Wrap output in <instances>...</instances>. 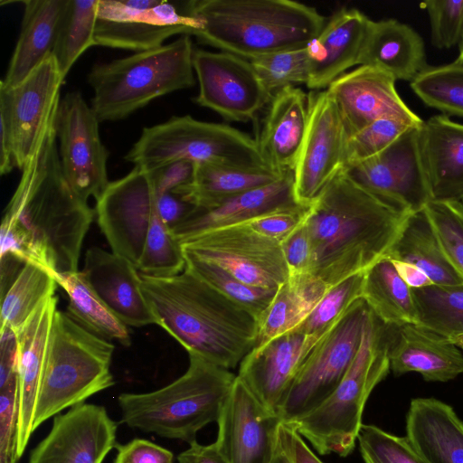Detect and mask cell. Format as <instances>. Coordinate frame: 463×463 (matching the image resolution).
I'll list each match as a JSON object with an SVG mask.
<instances>
[{"instance_id": "obj_1", "label": "cell", "mask_w": 463, "mask_h": 463, "mask_svg": "<svg viewBox=\"0 0 463 463\" xmlns=\"http://www.w3.org/2000/svg\"><path fill=\"white\" fill-rule=\"evenodd\" d=\"M54 122L55 118L22 168L1 230L55 276L78 271L81 245L95 210L64 175Z\"/></svg>"}, {"instance_id": "obj_2", "label": "cell", "mask_w": 463, "mask_h": 463, "mask_svg": "<svg viewBox=\"0 0 463 463\" xmlns=\"http://www.w3.org/2000/svg\"><path fill=\"white\" fill-rule=\"evenodd\" d=\"M409 214L341 171L311 203L305 222L312 245L308 273L329 288L365 272L387 257Z\"/></svg>"}, {"instance_id": "obj_3", "label": "cell", "mask_w": 463, "mask_h": 463, "mask_svg": "<svg viewBox=\"0 0 463 463\" xmlns=\"http://www.w3.org/2000/svg\"><path fill=\"white\" fill-rule=\"evenodd\" d=\"M139 274L156 324L189 354L230 370L255 346L257 320L188 269L172 277Z\"/></svg>"}, {"instance_id": "obj_4", "label": "cell", "mask_w": 463, "mask_h": 463, "mask_svg": "<svg viewBox=\"0 0 463 463\" xmlns=\"http://www.w3.org/2000/svg\"><path fill=\"white\" fill-rule=\"evenodd\" d=\"M201 43L251 60L305 48L326 24L316 8L291 0H190Z\"/></svg>"}, {"instance_id": "obj_5", "label": "cell", "mask_w": 463, "mask_h": 463, "mask_svg": "<svg viewBox=\"0 0 463 463\" xmlns=\"http://www.w3.org/2000/svg\"><path fill=\"white\" fill-rule=\"evenodd\" d=\"M186 372L156 391L118 395L120 422L131 429L191 444L197 432L217 422L236 375L189 354Z\"/></svg>"}, {"instance_id": "obj_6", "label": "cell", "mask_w": 463, "mask_h": 463, "mask_svg": "<svg viewBox=\"0 0 463 463\" xmlns=\"http://www.w3.org/2000/svg\"><path fill=\"white\" fill-rule=\"evenodd\" d=\"M396 327L370 309L359 350L338 386L317 409L288 423L320 455L346 457L353 452L366 401L391 370L389 354Z\"/></svg>"}, {"instance_id": "obj_7", "label": "cell", "mask_w": 463, "mask_h": 463, "mask_svg": "<svg viewBox=\"0 0 463 463\" xmlns=\"http://www.w3.org/2000/svg\"><path fill=\"white\" fill-rule=\"evenodd\" d=\"M190 35L170 43L95 64L87 80L90 107L99 122L130 116L154 99L195 84Z\"/></svg>"}, {"instance_id": "obj_8", "label": "cell", "mask_w": 463, "mask_h": 463, "mask_svg": "<svg viewBox=\"0 0 463 463\" xmlns=\"http://www.w3.org/2000/svg\"><path fill=\"white\" fill-rule=\"evenodd\" d=\"M115 346L55 312L33 416V431L52 416L115 384L110 362Z\"/></svg>"}, {"instance_id": "obj_9", "label": "cell", "mask_w": 463, "mask_h": 463, "mask_svg": "<svg viewBox=\"0 0 463 463\" xmlns=\"http://www.w3.org/2000/svg\"><path fill=\"white\" fill-rule=\"evenodd\" d=\"M125 159L147 171L180 161L268 168L255 138L229 125L189 115L145 128Z\"/></svg>"}, {"instance_id": "obj_10", "label": "cell", "mask_w": 463, "mask_h": 463, "mask_svg": "<svg viewBox=\"0 0 463 463\" xmlns=\"http://www.w3.org/2000/svg\"><path fill=\"white\" fill-rule=\"evenodd\" d=\"M370 313L360 298L312 348L278 411L292 423L317 409L338 386L359 350Z\"/></svg>"}, {"instance_id": "obj_11", "label": "cell", "mask_w": 463, "mask_h": 463, "mask_svg": "<svg viewBox=\"0 0 463 463\" xmlns=\"http://www.w3.org/2000/svg\"><path fill=\"white\" fill-rule=\"evenodd\" d=\"M181 245L184 254L215 264L250 286L277 289L289 278L280 241L245 224L211 230Z\"/></svg>"}, {"instance_id": "obj_12", "label": "cell", "mask_w": 463, "mask_h": 463, "mask_svg": "<svg viewBox=\"0 0 463 463\" xmlns=\"http://www.w3.org/2000/svg\"><path fill=\"white\" fill-rule=\"evenodd\" d=\"M195 28L186 1L99 0L95 41L139 52L160 47L175 34L192 35Z\"/></svg>"}, {"instance_id": "obj_13", "label": "cell", "mask_w": 463, "mask_h": 463, "mask_svg": "<svg viewBox=\"0 0 463 463\" xmlns=\"http://www.w3.org/2000/svg\"><path fill=\"white\" fill-rule=\"evenodd\" d=\"M99 123L79 91L60 99L54 126L61 168L74 191L87 202L90 197L97 200L110 183L109 152L99 136Z\"/></svg>"}, {"instance_id": "obj_14", "label": "cell", "mask_w": 463, "mask_h": 463, "mask_svg": "<svg viewBox=\"0 0 463 463\" xmlns=\"http://www.w3.org/2000/svg\"><path fill=\"white\" fill-rule=\"evenodd\" d=\"M96 202L98 223L112 252L137 268L156 209L151 173L135 166L110 182Z\"/></svg>"}, {"instance_id": "obj_15", "label": "cell", "mask_w": 463, "mask_h": 463, "mask_svg": "<svg viewBox=\"0 0 463 463\" xmlns=\"http://www.w3.org/2000/svg\"><path fill=\"white\" fill-rule=\"evenodd\" d=\"M193 64L199 83L194 102L226 120L250 121L271 99L247 59L194 50Z\"/></svg>"}, {"instance_id": "obj_16", "label": "cell", "mask_w": 463, "mask_h": 463, "mask_svg": "<svg viewBox=\"0 0 463 463\" xmlns=\"http://www.w3.org/2000/svg\"><path fill=\"white\" fill-rule=\"evenodd\" d=\"M347 135L337 107L327 90L308 93L307 128L294 170L298 202L311 204L345 170Z\"/></svg>"}, {"instance_id": "obj_17", "label": "cell", "mask_w": 463, "mask_h": 463, "mask_svg": "<svg viewBox=\"0 0 463 463\" xmlns=\"http://www.w3.org/2000/svg\"><path fill=\"white\" fill-rule=\"evenodd\" d=\"M420 127H410L382 153L346 170L368 192L407 213L431 201L420 152Z\"/></svg>"}, {"instance_id": "obj_18", "label": "cell", "mask_w": 463, "mask_h": 463, "mask_svg": "<svg viewBox=\"0 0 463 463\" xmlns=\"http://www.w3.org/2000/svg\"><path fill=\"white\" fill-rule=\"evenodd\" d=\"M217 424L214 443L228 463H271L282 421L237 375Z\"/></svg>"}, {"instance_id": "obj_19", "label": "cell", "mask_w": 463, "mask_h": 463, "mask_svg": "<svg viewBox=\"0 0 463 463\" xmlns=\"http://www.w3.org/2000/svg\"><path fill=\"white\" fill-rule=\"evenodd\" d=\"M118 423L106 408L80 403L54 416L27 463H102L117 447Z\"/></svg>"}, {"instance_id": "obj_20", "label": "cell", "mask_w": 463, "mask_h": 463, "mask_svg": "<svg viewBox=\"0 0 463 463\" xmlns=\"http://www.w3.org/2000/svg\"><path fill=\"white\" fill-rule=\"evenodd\" d=\"M64 80L50 55L14 88L0 82V100L5 103L10 118L14 162L21 170L55 118Z\"/></svg>"}, {"instance_id": "obj_21", "label": "cell", "mask_w": 463, "mask_h": 463, "mask_svg": "<svg viewBox=\"0 0 463 463\" xmlns=\"http://www.w3.org/2000/svg\"><path fill=\"white\" fill-rule=\"evenodd\" d=\"M393 76L373 66L360 65L328 87L347 137L382 118H395L412 126L423 120L401 99Z\"/></svg>"}, {"instance_id": "obj_22", "label": "cell", "mask_w": 463, "mask_h": 463, "mask_svg": "<svg viewBox=\"0 0 463 463\" xmlns=\"http://www.w3.org/2000/svg\"><path fill=\"white\" fill-rule=\"evenodd\" d=\"M320 339L293 329L254 346L241 362L237 377L278 414L301 365Z\"/></svg>"}, {"instance_id": "obj_23", "label": "cell", "mask_w": 463, "mask_h": 463, "mask_svg": "<svg viewBox=\"0 0 463 463\" xmlns=\"http://www.w3.org/2000/svg\"><path fill=\"white\" fill-rule=\"evenodd\" d=\"M90 287L125 325L156 324L141 289L139 271L127 259L99 247L89 249L81 271Z\"/></svg>"}, {"instance_id": "obj_24", "label": "cell", "mask_w": 463, "mask_h": 463, "mask_svg": "<svg viewBox=\"0 0 463 463\" xmlns=\"http://www.w3.org/2000/svg\"><path fill=\"white\" fill-rule=\"evenodd\" d=\"M371 20L355 8L335 13L307 46L309 75L307 86L321 90L358 65Z\"/></svg>"}, {"instance_id": "obj_25", "label": "cell", "mask_w": 463, "mask_h": 463, "mask_svg": "<svg viewBox=\"0 0 463 463\" xmlns=\"http://www.w3.org/2000/svg\"><path fill=\"white\" fill-rule=\"evenodd\" d=\"M308 122V94L295 86L270 99L256 139L267 167L278 175L294 172Z\"/></svg>"}, {"instance_id": "obj_26", "label": "cell", "mask_w": 463, "mask_h": 463, "mask_svg": "<svg viewBox=\"0 0 463 463\" xmlns=\"http://www.w3.org/2000/svg\"><path fill=\"white\" fill-rule=\"evenodd\" d=\"M58 298L44 299L17 332L18 339V439L20 458L33 432V416L49 345Z\"/></svg>"}, {"instance_id": "obj_27", "label": "cell", "mask_w": 463, "mask_h": 463, "mask_svg": "<svg viewBox=\"0 0 463 463\" xmlns=\"http://www.w3.org/2000/svg\"><path fill=\"white\" fill-rule=\"evenodd\" d=\"M419 146L431 201H462L463 125L433 116L419 128Z\"/></svg>"}, {"instance_id": "obj_28", "label": "cell", "mask_w": 463, "mask_h": 463, "mask_svg": "<svg viewBox=\"0 0 463 463\" xmlns=\"http://www.w3.org/2000/svg\"><path fill=\"white\" fill-rule=\"evenodd\" d=\"M301 204L294 190V172L284 174L277 181L247 191L211 208L197 209L172 230L181 243L203 232L245 223L269 212Z\"/></svg>"}, {"instance_id": "obj_29", "label": "cell", "mask_w": 463, "mask_h": 463, "mask_svg": "<svg viewBox=\"0 0 463 463\" xmlns=\"http://www.w3.org/2000/svg\"><path fill=\"white\" fill-rule=\"evenodd\" d=\"M395 375L416 372L428 382H448L463 373V354L449 338L417 324L397 326L390 348Z\"/></svg>"}, {"instance_id": "obj_30", "label": "cell", "mask_w": 463, "mask_h": 463, "mask_svg": "<svg viewBox=\"0 0 463 463\" xmlns=\"http://www.w3.org/2000/svg\"><path fill=\"white\" fill-rule=\"evenodd\" d=\"M406 432L428 463H463V422L447 403L434 398L411 400Z\"/></svg>"}, {"instance_id": "obj_31", "label": "cell", "mask_w": 463, "mask_h": 463, "mask_svg": "<svg viewBox=\"0 0 463 463\" xmlns=\"http://www.w3.org/2000/svg\"><path fill=\"white\" fill-rule=\"evenodd\" d=\"M358 65L379 68L396 80L411 81L428 66L424 42L413 28L398 20H371Z\"/></svg>"}, {"instance_id": "obj_32", "label": "cell", "mask_w": 463, "mask_h": 463, "mask_svg": "<svg viewBox=\"0 0 463 463\" xmlns=\"http://www.w3.org/2000/svg\"><path fill=\"white\" fill-rule=\"evenodd\" d=\"M69 0H29L20 34L1 83L13 89L52 55Z\"/></svg>"}, {"instance_id": "obj_33", "label": "cell", "mask_w": 463, "mask_h": 463, "mask_svg": "<svg viewBox=\"0 0 463 463\" xmlns=\"http://www.w3.org/2000/svg\"><path fill=\"white\" fill-rule=\"evenodd\" d=\"M387 258L416 265L435 285L463 284V277L447 256L425 208L407 216Z\"/></svg>"}, {"instance_id": "obj_34", "label": "cell", "mask_w": 463, "mask_h": 463, "mask_svg": "<svg viewBox=\"0 0 463 463\" xmlns=\"http://www.w3.org/2000/svg\"><path fill=\"white\" fill-rule=\"evenodd\" d=\"M283 175L268 168L200 163L194 164L191 182L172 193L199 208L211 209L247 191L271 184Z\"/></svg>"}, {"instance_id": "obj_35", "label": "cell", "mask_w": 463, "mask_h": 463, "mask_svg": "<svg viewBox=\"0 0 463 463\" xmlns=\"http://www.w3.org/2000/svg\"><path fill=\"white\" fill-rule=\"evenodd\" d=\"M310 273L289 275L258 320L256 345H262L296 328L327 291Z\"/></svg>"}, {"instance_id": "obj_36", "label": "cell", "mask_w": 463, "mask_h": 463, "mask_svg": "<svg viewBox=\"0 0 463 463\" xmlns=\"http://www.w3.org/2000/svg\"><path fill=\"white\" fill-rule=\"evenodd\" d=\"M362 298L373 313L387 325L417 324L411 288L387 257L364 272Z\"/></svg>"}, {"instance_id": "obj_37", "label": "cell", "mask_w": 463, "mask_h": 463, "mask_svg": "<svg viewBox=\"0 0 463 463\" xmlns=\"http://www.w3.org/2000/svg\"><path fill=\"white\" fill-rule=\"evenodd\" d=\"M55 279L69 297L66 313L77 324L101 338L130 345L128 326L100 299L81 271L56 274Z\"/></svg>"}, {"instance_id": "obj_38", "label": "cell", "mask_w": 463, "mask_h": 463, "mask_svg": "<svg viewBox=\"0 0 463 463\" xmlns=\"http://www.w3.org/2000/svg\"><path fill=\"white\" fill-rule=\"evenodd\" d=\"M57 285L52 271L34 263H25L1 295V327L17 333L40 304L54 295Z\"/></svg>"}, {"instance_id": "obj_39", "label": "cell", "mask_w": 463, "mask_h": 463, "mask_svg": "<svg viewBox=\"0 0 463 463\" xmlns=\"http://www.w3.org/2000/svg\"><path fill=\"white\" fill-rule=\"evenodd\" d=\"M99 0H69L52 55L65 78L81 54L96 45L95 29Z\"/></svg>"}, {"instance_id": "obj_40", "label": "cell", "mask_w": 463, "mask_h": 463, "mask_svg": "<svg viewBox=\"0 0 463 463\" xmlns=\"http://www.w3.org/2000/svg\"><path fill=\"white\" fill-rule=\"evenodd\" d=\"M417 325L449 339L463 334V284L411 288Z\"/></svg>"}, {"instance_id": "obj_41", "label": "cell", "mask_w": 463, "mask_h": 463, "mask_svg": "<svg viewBox=\"0 0 463 463\" xmlns=\"http://www.w3.org/2000/svg\"><path fill=\"white\" fill-rule=\"evenodd\" d=\"M184 255L186 269L249 312L257 322L277 292L278 288L269 289L250 286L215 264L191 255Z\"/></svg>"}, {"instance_id": "obj_42", "label": "cell", "mask_w": 463, "mask_h": 463, "mask_svg": "<svg viewBox=\"0 0 463 463\" xmlns=\"http://www.w3.org/2000/svg\"><path fill=\"white\" fill-rule=\"evenodd\" d=\"M411 87L422 102L444 114L463 117V65L427 66Z\"/></svg>"}, {"instance_id": "obj_43", "label": "cell", "mask_w": 463, "mask_h": 463, "mask_svg": "<svg viewBox=\"0 0 463 463\" xmlns=\"http://www.w3.org/2000/svg\"><path fill=\"white\" fill-rule=\"evenodd\" d=\"M364 272L355 274L329 288L305 319L294 329L322 338L363 298Z\"/></svg>"}, {"instance_id": "obj_44", "label": "cell", "mask_w": 463, "mask_h": 463, "mask_svg": "<svg viewBox=\"0 0 463 463\" xmlns=\"http://www.w3.org/2000/svg\"><path fill=\"white\" fill-rule=\"evenodd\" d=\"M184 269L182 245L156 209L137 269L152 277H172Z\"/></svg>"}, {"instance_id": "obj_45", "label": "cell", "mask_w": 463, "mask_h": 463, "mask_svg": "<svg viewBox=\"0 0 463 463\" xmlns=\"http://www.w3.org/2000/svg\"><path fill=\"white\" fill-rule=\"evenodd\" d=\"M249 61L270 97L284 88L307 84L308 80L307 47L267 54Z\"/></svg>"}, {"instance_id": "obj_46", "label": "cell", "mask_w": 463, "mask_h": 463, "mask_svg": "<svg viewBox=\"0 0 463 463\" xmlns=\"http://www.w3.org/2000/svg\"><path fill=\"white\" fill-rule=\"evenodd\" d=\"M411 126L400 119L382 118L349 136L345 149V170L376 156Z\"/></svg>"}, {"instance_id": "obj_47", "label": "cell", "mask_w": 463, "mask_h": 463, "mask_svg": "<svg viewBox=\"0 0 463 463\" xmlns=\"http://www.w3.org/2000/svg\"><path fill=\"white\" fill-rule=\"evenodd\" d=\"M357 440L364 463H428L409 438L362 424Z\"/></svg>"}, {"instance_id": "obj_48", "label": "cell", "mask_w": 463, "mask_h": 463, "mask_svg": "<svg viewBox=\"0 0 463 463\" xmlns=\"http://www.w3.org/2000/svg\"><path fill=\"white\" fill-rule=\"evenodd\" d=\"M425 209L447 256L463 277V202L430 201Z\"/></svg>"}, {"instance_id": "obj_49", "label": "cell", "mask_w": 463, "mask_h": 463, "mask_svg": "<svg viewBox=\"0 0 463 463\" xmlns=\"http://www.w3.org/2000/svg\"><path fill=\"white\" fill-rule=\"evenodd\" d=\"M431 31V43L439 49L458 44L463 34V0H430L423 4Z\"/></svg>"}, {"instance_id": "obj_50", "label": "cell", "mask_w": 463, "mask_h": 463, "mask_svg": "<svg viewBox=\"0 0 463 463\" xmlns=\"http://www.w3.org/2000/svg\"><path fill=\"white\" fill-rule=\"evenodd\" d=\"M18 373L0 388V463H17Z\"/></svg>"}, {"instance_id": "obj_51", "label": "cell", "mask_w": 463, "mask_h": 463, "mask_svg": "<svg viewBox=\"0 0 463 463\" xmlns=\"http://www.w3.org/2000/svg\"><path fill=\"white\" fill-rule=\"evenodd\" d=\"M311 204H298L269 212L245 223L265 237L284 241L307 220Z\"/></svg>"}, {"instance_id": "obj_52", "label": "cell", "mask_w": 463, "mask_h": 463, "mask_svg": "<svg viewBox=\"0 0 463 463\" xmlns=\"http://www.w3.org/2000/svg\"><path fill=\"white\" fill-rule=\"evenodd\" d=\"M116 449L112 463H175L171 450L145 439L118 444Z\"/></svg>"}, {"instance_id": "obj_53", "label": "cell", "mask_w": 463, "mask_h": 463, "mask_svg": "<svg viewBox=\"0 0 463 463\" xmlns=\"http://www.w3.org/2000/svg\"><path fill=\"white\" fill-rule=\"evenodd\" d=\"M280 243L289 275L308 273L312 245L305 222Z\"/></svg>"}, {"instance_id": "obj_54", "label": "cell", "mask_w": 463, "mask_h": 463, "mask_svg": "<svg viewBox=\"0 0 463 463\" xmlns=\"http://www.w3.org/2000/svg\"><path fill=\"white\" fill-rule=\"evenodd\" d=\"M194 164L180 161L149 171L154 180L156 194L175 192L189 184L193 178Z\"/></svg>"}, {"instance_id": "obj_55", "label": "cell", "mask_w": 463, "mask_h": 463, "mask_svg": "<svg viewBox=\"0 0 463 463\" xmlns=\"http://www.w3.org/2000/svg\"><path fill=\"white\" fill-rule=\"evenodd\" d=\"M156 209L162 221L172 231L187 219L197 209V206L177 194L167 192L156 194Z\"/></svg>"}, {"instance_id": "obj_56", "label": "cell", "mask_w": 463, "mask_h": 463, "mask_svg": "<svg viewBox=\"0 0 463 463\" xmlns=\"http://www.w3.org/2000/svg\"><path fill=\"white\" fill-rule=\"evenodd\" d=\"M0 339V388H2L18 373L17 333L9 327H1Z\"/></svg>"}, {"instance_id": "obj_57", "label": "cell", "mask_w": 463, "mask_h": 463, "mask_svg": "<svg viewBox=\"0 0 463 463\" xmlns=\"http://www.w3.org/2000/svg\"><path fill=\"white\" fill-rule=\"evenodd\" d=\"M0 117H1V148H0V174H9L14 167H16L14 150L13 138L8 109L5 103L0 100Z\"/></svg>"}, {"instance_id": "obj_58", "label": "cell", "mask_w": 463, "mask_h": 463, "mask_svg": "<svg viewBox=\"0 0 463 463\" xmlns=\"http://www.w3.org/2000/svg\"><path fill=\"white\" fill-rule=\"evenodd\" d=\"M178 463H228L215 443L202 445L197 441L177 456Z\"/></svg>"}, {"instance_id": "obj_59", "label": "cell", "mask_w": 463, "mask_h": 463, "mask_svg": "<svg viewBox=\"0 0 463 463\" xmlns=\"http://www.w3.org/2000/svg\"><path fill=\"white\" fill-rule=\"evenodd\" d=\"M293 463H324L309 449L303 437L290 425L283 423Z\"/></svg>"}, {"instance_id": "obj_60", "label": "cell", "mask_w": 463, "mask_h": 463, "mask_svg": "<svg viewBox=\"0 0 463 463\" xmlns=\"http://www.w3.org/2000/svg\"><path fill=\"white\" fill-rule=\"evenodd\" d=\"M402 279L411 288H421L433 285L428 275L414 264L390 259Z\"/></svg>"}, {"instance_id": "obj_61", "label": "cell", "mask_w": 463, "mask_h": 463, "mask_svg": "<svg viewBox=\"0 0 463 463\" xmlns=\"http://www.w3.org/2000/svg\"><path fill=\"white\" fill-rule=\"evenodd\" d=\"M271 463H293L283 422L280 425L279 444Z\"/></svg>"}, {"instance_id": "obj_62", "label": "cell", "mask_w": 463, "mask_h": 463, "mask_svg": "<svg viewBox=\"0 0 463 463\" xmlns=\"http://www.w3.org/2000/svg\"><path fill=\"white\" fill-rule=\"evenodd\" d=\"M459 349L463 350V334L449 339Z\"/></svg>"}, {"instance_id": "obj_63", "label": "cell", "mask_w": 463, "mask_h": 463, "mask_svg": "<svg viewBox=\"0 0 463 463\" xmlns=\"http://www.w3.org/2000/svg\"><path fill=\"white\" fill-rule=\"evenodd\" d=\"M458 46H459V53L455 61L463 65V34H462L461 40L458 43Z\"/></svg>"}, {"instance_id": "obj_64", "label": "cell", "mask_w": 463, "mask_h": 463, "mask_svg": "<svg viewBox=\"0 0 463 463\" xmlns=\"http://www.w3.org/2000/svg\"><path fill=\"white\" fill-rule=\"evenodd\" d=\"M462 202H463V200H462Z\"/></svg>"}]
</instances>
